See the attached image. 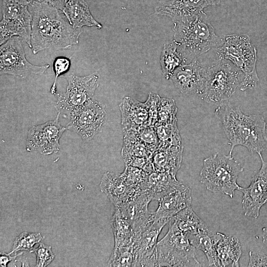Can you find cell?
Wrapping results in <instances>:
<instances>
[{
  "instance_id": "1",
  "label": "cell",
  "mask_w": 267,
  "mask_h": 267,
  "mask_svg": "<svg viewBox=\"0 0 267 267\" xmlns=\"http://www.w3.org/2000/svg\"><path fill=\"white\" fill-rule=\"evenodd\" d=\"M31 6L30 48L34 54L46 49L69 48L78 44L82 30L74 28L58 9L45 1H34Z\"/></svg>"
},
{
  "instance_id": "2",
  "label": "cell",
  "mask_w": 267,
  "mask_h": 267,
  "mask_svg": "<svg viewBox=\"0 0 267 267\" xmlns=\"http://www.w3.org/2000/svg\"><path fill=\"white\" fill-rule=\"evenodd\" d=\"M216 116L222 122L224 132L229 141L232 155L234 148L241 145L251 153H262L267 148L266 123L260 114L246 115L238 107L227 101L219 104Z\"/></svg>"
},
{
  "instance_id": "3",
  "label": "cell",
  "mask_w": 267,
  "mask_h": 267,
  "mask_svg": "<svg viewBox=\"0 0 267 267\" xmlns=\"http://www.w3.org/2000/svg\"><path fill=\"white\" fill-rule=\"evenodd\" d=\"M174 25L173 42L185 63L211 48L219 47L223 42L216 35L204 11L191 18L174 22Z\"/></svg>"
},
{
  "instance_id": "4",
  "label": "cell",
  "mask_w": 267,
  "mask_h": 267,
  "mask_svg": "<svg viewBox=\"0 0 267 267\" xmlns=\"http://www.w3.org/2000/svg\"><path fill=\"white\" fill-rule=\"evenodd\" d=\"M243 168L232 155L217 152L203 160L200 173V182L213 193H220L233 198L240 186L237 180Z\"/></svg>"
},
{
  "instance_id": "5",
  "label": "cell",
  "mask_w": 267,
  "mask_h": 267,
  "mask_svg": "<svg viewBox=\"0 0 267 267\" xmlns=\"http://www.w3.org/2000/svg\"><path fill=\"white\" fill-rule=\"evenodd\" d=\"M218 59L230 61L244 75L239 88L244 91L257 86L259 77L256 71L257 49L246 34L225 36L222 44L216 48Z\"/></svg>"
},
{
  "instance_id": "6",
  "label": "cell",
  "mask_w": 267,
  "mask_h": 267,
  "mask_svg": "<svg viewBox=\"0 0 267 267\" xmlns=\"http://www.w3.org/2000/svg\"><path fill=\"white\" fill-rule=\"evenodd\" d=\"M244 78L243 72L230 61L218 59L205 67L204 90L200 97L212 104L227 101Z\"/></svg>"
},
{
  "instance_id": "7",
  "label": "cell",
  "mask_w": 267,
  "mask_h": 267,
  "mask_svg": "<svg viewBox=\"0 0 267 267\" xmlns=\"http://www.w3.org/2000/svg\"><path fill=\"white\" fill-rule=\"evenodd\" d=\"M157 252L158 267H188L193 263L199 265L196 248L171 220L168 232L157 243Z\"/></svg>"
},
{
  "instance_id": "8",
  "label": "cell",
  "mask_w": 267,
  "mask_h": 267,
  "mask_svg": "<svg viewBox=\"0 0 267 267\" xmlns=\"http://www.w3.org/2000/svg\"><path fill=\"white\" fill-rule=\"evenodd\" d=\"M169 220L160 218L155 212L134 230L132 246L135 257L134 267H158L157 244L158 236Z\"/></svg>"
},
{
  "instance_id": "9",
  "label": "cell",
  "mask_w": 267,
  "mask_h": 267,
  "mask_svg": "<svg viewBox=\"0 0 267 267\" xmlns=\"http://www.w3.org/2000/svg\"><path fill=\"white\" fill-rule=\"evenodd\" d=\"M68 82L66 90L57 94L55 108L58 112L68 114L88 104L92 100L96 89L98 87L99 75L93 73L84 76H78L73 73L66 75Z\"/></svg>"
},
{
  "instance_id": "10",
  "label": "cell",
  "mask_w": 267,
  "mask_h": 267,
  "mask_svg": "<svg viewBox=\"0 0 267 267\" xmlns=\"http://www.w3.org/2000/svg\"><path fill=\"white\" fill-rule=\"evenodd\" d=\"M14 36L0 45V73L21 78L31 74H42L49 67L48 64L37 66L26 59L21 39Z\"/></svg>"
},
{
  "instance_id": "11",
  "label": "cell",
  "mask_w": 267,
  "mask_h": 267,
  "mask_svg": "<svg viewBox=\"0 0 267 267\" xmlns=\"http://www.w3.org/2000/svg\"><path fill=\"white\" fill-rule=\"evenodd\" d=\"M0 23V44L14 36L22 39L31 46L32 14L26 5L3 0Z\"/></svg>"
},
{
  "instance_id": "12",
  "label": "cell",
  "mask_w": 267,
  "mask_h": 267,
  "mask_svg": "<svg viewBox=\"0 0 267 267\" xmlns=\"http://www.w3.org/2000/svg\"><path fill=\"white\" fill-rule=\"evenodd\" d=\"M69 116L70 120L67 125L68 129L74 131L86 141L101 132L107 119L105 106L93 100L73 111Z\"/></svg>"
},
{
  "instance_id": "13",
  "label": "cell",
  "mask_w": 267,
  "mask_h": 267,
  "mask_svg": "<svg viewBox=\"0 0 267 267\" xmlns=\"http://www.w3.org/2000/svg\"><path fill=\"white\" fill-rule=\"evenodd\" d=\"M60 113L52 121L33 126L28 132L26 148L36 150L42 155L57 153L60 149L59 139L68 129L61 125L59 121Z\"/></svg>"
},
{
  "instance_id": "14",
  "label": "cell",
  "mask_w": 267,
  "mask_h": 267,
  "mask_svg": "<svg viewBox=\"0 0 267 267\" xmlns=\"http://www.w3.org/2000/svg\"><path fill=\"white\" fill-rule=\"evenodd\" d=\"M262 165L253 177L247 187L240 186L238 190L243 193L242 207L244 215L255 219L259 216L261 208L267 203V161L258 153Z\"/></svg>"
},
{
  "instance_id": "15",
  "label": "cell",
  "mask_w": 267,
  "mask_h": 267,
  "mask_svg": "<svg viewBox=\"0 0 267 267\" xmlns=\"http://www.w3.org/2000/svg\"><path fill=\"white\" fill-rule=\"evenodd\" d=\"M205 72V66L195 58L178 67L171 78L182 93L196 94L200 96L204 90Z\"/></svg>"
},
{
  "instance_id": "16",
  "label": "cell",
  "mask_w": 267,
  "mask_h": 267,
  "mask_svg": "<svg viewBox=\"0 0 267 267\" xmlns=\"http://www.w3.org/2000/svg\"><path fill=\"white\" fill-rule=\"evenodd\" d=\"M220 2V0H173L162 4L156 10L176 22L195 17L204 11L205 8Z\"/></svg>"
},
{
  "instance_id": "17",
  "label": "cell",
  "mask_w": 267,
  "mask_h": 267,
  "mask_svg": "<svg viewBox=\"0 0 267 267\" xmlns=\"http://www.w3.org/2000/svg\"><path fill=\"white\" fill-rule=\"evenodd\" d=\"M158 202L155 214L160 218L170 221L180 211L191 206V190L181 182L164 195Z\"/></svg>"
},
{
  "instance_id": "18",
  "label": "cell",
  "mask_w": 267,
  "mask_h": 267,
  "mask_svg": "<svg viewBox=\"0 0 267 267\" xmlns=\"http://www.w3.org/2000/svg\"><path fill=\"white\" fill-rule=\"evenodd\" d=\"M99 187L115 207H121L142 191L127 185L120 174L109 172L103 175Z\"/></svg>"
},
{
  "instance_id": "19",
  "label": "cell",
  "mask_w": 267,
  "mask_h": 267,
  "mask_svg": "<svg viewBox=\"0 0 267 267\" xmlns=\"http://www.w3.org/2000/svg\"><path fill=\"white\" fill-rule=\"evenodd\" d=\"M123 133L136 131L148 126V109L147 102H141L125 96L119 104Z\"/></svg>"
},
{
  "instance_id": "20",
  "label": "cell",
  "mask_w": 267,
  "mask_h": 267,
  "mask_svg": "<svg viewBox=\"0 0 267 267\" xmlns=\"http://www.w3.org/2000/svg\"><path fill=\"white\" fill-rule=\"evenodd\" d=\"M215 234L216 248L221 267H239L242 249L238 239L221 232Z\"/></svg>"
},
{
  "instance_id": "21",
  "label": "cell",
  "mask_w": 267,
  "mask_h": 267,
  "mask_svg": "<svg viewBox=\"0 0 267 267\" xmlns=\"http://www.w3.org/2000/svg\"><path fill=\"white\" fill-rule=\"evenodd\" d=\"M182 146H172L157 148L151 160L154 171L168 173L176 177L182 161Z\"/></svg>"
},
{
  "instance_id": "22",
  "label": "cell",
  "mask_w": 267,
  "mask_h": 267,
  "mask_svg": "<svg viewBox=\"0 0 267 267\" xmlns=\"http://www.w3.org/2000/svg\"><path fill=\"white\" fill-rule=\"evenodd\" d=\"M149 193L141 191L133 199L118 208L124 217L130 222L134 230L149 215L148 205L152 201Z\"/></svg>"
},
{
  "instance_id": "23",
  "label": "cell",
  "mask_w": 267,
  "mask_h": 267,
  "mask_svg": "<svg viewBox=\"0 0 267 267\" xmlns=\"http://www.w3.org/2000/svg\"><path fill=\"white\" fill-rule=\"evenodd\" d=\"M62 11L74 28L81 29L84 26L102 28V25L91 15L84 0H68Z\"/></svg>"
},
{
  "instance_id": "24",
  "label": "cell",
  "mask_w": 267,
  "mask_h": 267,
  "mask_svg": "<svg viewBox=\"0 0 267 267\" xmlns=\"http://www.w3.org/2000/svg\"><path fill=\"white\" fill-rule=\"evenodd\" d=\"M180 183L176 177L168 173L154 171L148 174L145 190L149 193L152 200L158 201Z\"/></svg>"
},
{
  "instance_id": "25",
  "label": "cell",
  "mask_w": 267,
  "mask_h": 267,
  "mask_svg": "<svg viewBox=\"0 0 267 267\" xmlns=\"http://www.w3.org/2000/svg\"><path fill=\"white\" fill-rule=\"evenodd\" d=\"M171 220L187 237L210 230L191 206L180 211Z\"/></svg>"
},
{
  "instance_id": "26",
  "label": "cell",
  "mask_w": 267,
  "mask_h": 267,
  "mask_svg": "<svg viewBox=\"0 0 267 267\" xmlns=\"http://www.w3.org/2000/svg\"><path fill=\"white\" fill-rule=\"evenodd\" d=\"M111 226L114 237V247L132 244L134 234L133 227L118 208L115 207L111 220Z\"/></svg>"
},
{
  "instance_id": "27",
  "label": "cell",
  "mask_w": 267,
  "mask_h": 267,
  "mask_svg": "<svg viewBox=\"0 0 267 267\" xmlns=\"http://www.w3.org/2000/svg\"><path fill=\"white\" fill-rule=\"evenodd\" d=\"M191 244L206 256L209 266L221 267L216 248L215 234L210 230L188 237Z\"/></svg>"
},
{
  "instance_id": "28",
  "label": "cell",
  "mask_w": 267,
  "mask_h": 267,
  "mask_svg": "<svg viewBox=\"0 0 267 267\" xmlns=\"http://www.w3.org/2000/svg\"><path fill=\"white\" fill-rule=\"evenodd\" d=\"M160 62L163 74L166 79L171 78L174 71L185 63L177 46L173 42L164 44Z\"/></svg>"
},
{
  "instance_id": "29",
  "label": "cell",
  "mask_w": 267,
  "mask_h": 267,
  "mask_svg": "<svg viewBox=\"0 0 267 267\" xmlns=\"http://www.w3.org/2000/svg\"><path fill=\"white\" fill-rule=\"evenodd\" d=\"M124 133L123 145L121 156L124 162L133 158H151L153 153L139 139L134 131Z\"/></svg>"
},
{
  "instance_id": "30",
  "label": "cell",
  "mask_w": 267,
  "mask_h": 267,
  "mask_svg": "<svg viewBox=\"0 0 267 267\" xmlns=\"http://www.w3.org/2000/svg\"><path fill=\"white\" fill-rule=\"evenodd\" d=\"M154 128L158 139L157 148L172 146H182L181 138L177 127V120L169 124L157 123Z\"/></svg>"
},
{
  "instance_id": "31",
  "label": "cell",
  "mask_w": 267,
  "mask_h": 267,
  "mask_svg": "<svg viewBox=\"0 0 267 267\" xmlns=\"http://www.w3.org/2000/svg\"><path fill=\"white\" fill-rule=\"evenodd\" d=\"M135 257L132 244L114 247L107 266L114 267H134Z\"/></svg>"
},
{
  "instance_id": "32",
  "label": "cell",
  "mask_w": 267,
  "mask_h": 267,
  "mask_svg": "<svg viewBox=\"0 0 267 267\" xmlns=\"http://www.w3.org/2000/svg\"><path fill=\"white\" fill-rule=\"evenodd\" d=\"M120 175L129 186L140 191L145 190L148 174L142 170L128 166Z\"/></svg>"
},
{
  "instance_id": "33",
  "label": "cell",
  "mask_w": 267,
  "mask_h": 267,
  "mask_svg": "<svg viewBox=\"0 0 267 267\" xmlns=\"http://www.w3.org/2000/svg\"><path fill=\"white\" fill-rule=\"evenodd\" d=\"M43 239L40 233L23 232L15 239L12 251L9 253L16 254L19 251H27L33 252L34 246Z\"/></svg>"
},
{
  "instance_id": "34",
  "label": "cell",
  "mask_w": 267,
  "mask_h": 267,
  "mask_svg": "<svg viewBox=\"0 0 267 267\" xmlns=\"http://www.w3.org/2000/svg\"><path fill=\"white\" fill-rule=\"evenodd\" d=\"M178 108L173 99L161 98L159 107L158 122L159 124H169L177 120Z\"/></svg>"
},
{
  "instance_id": "35",
  "label": "cell",
  "mask_w": 267,
  "mask_h": 267,
  "mask_svg": "<svg viewBox=\"0 0 267 267\" xmlns=\"http://www.w3.org/2000/svg\"><path fill=\"white\" fill-rule=\"evenodd\" d=\"M134 132L149 151L153 153L158 147V139L154 127L143 126Z\"/></svg>"
},
{
  "instance_id": "36",
  "label": "cell",
  "mask_w": 267,
  "mask_h": 267,
  "mask_svg": "<svg viewBox=\"0 0 267 267\" xmlns=\"http://www.w3.org/2000/svg\"><path fill=\"white\" fill-rule=\"evenodd\" d=\"M36 255V265L37 267L47 266L53 260L54 255L53 254L51 247L40 243L39 247L34 249Z\"/></svg>"
},
{
  "instance_id": "37",
  "label": "cell",
  "mask_w": 267,
  "mask_h": 267,
  "mask_svg": "<svg viewBox=\"0 0 267 267\" xmlns=\"http://www.w3.org/2000/svg\"><path fill=\"white\" fill-rule=\"evenodd\" d=\"M161 97L157 94L150 92L146 102L148 105V126L153 127L158 122V107Z\"/></svg>"
},
{
  "instance_id": "38",
  "label": "cell",
  "mask_w": 267,
  "mask_h": 267,
  "mask_svg": "<svg viewBox=\"0 0 267 267\" xmlns=\"http://www.w3.org/2000/svg\"><path fill=\"white\" fill-rule=\"evenodd\" d=\"M70 60L65 57L56 58L53 63V70L55 73V79L50 89L51 94H56V81L61 74L67 72L70 67Z\"/></svg>"
},
{
  "instance_id": "39",
  "label": "cell",
  "mask_w": 267,
  "mask_h": 267,
  "mask_svg": "<svg viewBox=\"0 0 267 267\" xmlns=\"http://www.w3.org/2000/svg\"><path fill=\"white\" fill-rule=\"evenodd\" d=\"M249 256L248 267H267V255L265 254L251 251Z\"/></svg>"
},
{
  "instance_id": "40",
  "label": "cell",
  "mask_w": 267,
  "mask_h": 267,
  "mask_svg": "<svg viewBox=\"0 0 267 267\" xmlns=\"http://www.w3.org/2000/svg\"><path fill=\"white\" fill-rule=\"evenodd\" d=\"M22 252L16 254L15 256H11L10 254H6L4 252H0V267H6L7 264L14 260L17 257H18L22 254Z\"/></svg>"
},
{
  "instance_id": "41",
  "label": "cell",
  "mask_w": 267,
  "mask_h": 267,
  "mask_svg": "<svg viewBox=\"0 0 267 267\" xmlns=\"http://www.w3.org/2000/svg\"><path fill=\"white\" fill-rule=\"evenodd\" d=\"M68 0H45L50 5L63 11Z\"/></svg>"
},
{
  "instance_id": "42",
  "label": "cell",
  "mask_w": 267,
  "mask_h": 267,
  "mask_svg": "<svg viewBox=\"0 0 267 267\" xmlns=\"http://www.w3.org/2000/svg\"><path fill=\"white\" fill-rule=\"evenodd\" d=\"M14 2L18 3L20 4L26 5L32 3L34 1H41L40 0H10Z\"/></svg>"
},
{
  "instance_id": "43",
  "label": "cell",
  "mask_w": 267,
  "mask_h": 267,
  "mask_svg": "<svg viewBox=\"0 0 267 267\" xmlns=\"http://www.w3.org/2000/svg\"><path fill=\"white\" fill-rule=\"evenodd\" d=\"M263 242L267 248V227L262 229Z\"/></svg>"
},
{
  "instance_id": "44",
  "label": "cell",
  "mask_w": 267,
  "mask_h": 267,
  "mask_svg": "<svg viewBox=\"0 0 267 267\" xmlns=\"http://www.w3.org/2000/svg\"><path fill=\"white\" fill-rule=\"evenodd\" d=\"M266 129H267V124H266Z\"/></svg>"
}]
</instances>
